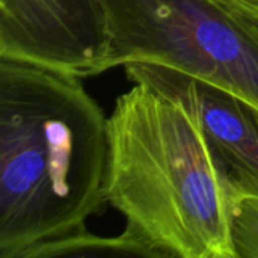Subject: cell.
Segmentation results:
<instances>
[{"label":"cell","instance_id":"6da1fadb","mask_svg":"<svg viewBox=\"0 0 258 258\" xmlns=\"http://www.w3.org/2000/svg\"><path fill=\"white\" fill-rule=\"evenodd\" d=\"M107 154V116L80 77L0 59V258L86 230Z\"/></svg>","mask_w":258,"mask_h":258},{"label":"cell","instance_id":"7a4b0ae2","mask_svg":"<svg viewBox=\"0 0 258 258\" xmlns=\"http://www.w3.org/2000/svg\"><path fill=\"white\" fill-rule=\"evenodd\" d=\"M104 201L163 258H237L228 168L198 118L144 85L121 94L107 116Z\"/></svg>","mask_w":258,"mask_h":258},{"label":"cell","instance_id":"3957f363","mask_svg":"<svg viewBox=\"0 0 258 258\" xmlns=\"http://www.w3.org/2000/svg\"><path fill=\"white\" fill-rule=\"evenodd\" d=\"M106 71L159 63L228 89L258 107V30L227 0H100Z\"/></svg>","mask_w":258,"mask_h":258},{"label":"cell","instance_id":"277c9868","mask_svg":"<svg viewBox=\"0 0 258 258\" xmlns=\"http://www.w3.org/2000/svg\"><path fill=\"white\" fill-rule=\"evenodd\" d=\"M109 50L100 0H0V59L83 79L106 71Z\"/></svg>","mask_w":258,"mask_h":258},{"label":"cell","instance_id":"5b68a950","mask_svg":"<svg viewBox=\"0 0 258 258\" xmlns=\"http://www.w3.org/2000/svg\"><path fill=\"white\" fill-rule=\"evenodd\" d=\"M133 83L184 104L228 168L234 189L258 192V107L237 94L178 70L148 62L124 65Z\"/></svg>","mask_w":258,"mask_h":258},{"label":"cell","instance_id":"8992f818","mask_svg":"<svg viewBox=\"0 0 258 258\" xmlns=\"http://www.w3.org/2000/svg\"><path fill=\"white\" fill-rule=\"evenodd\" d=\"M54 257H145L163 258L133 228H124L116 237H101L83 230L74 236L53 240L35 248L27 258Z\"/></svg>","mask_w":258,"mask_h":258},{"label":"cell","instance_id":"52a82bcc","mask_svg":"<svg viewBox=\"0 0 258 258\" xmlns=\"http://www.w3.org/2000/svg\"><path fill=\"white\" fill-rule=\"evenodd\" d=\"M230 219L237 258H258V192L233 189Z\"/></svg>","mask_w":258,"mask_h":258},{"label":"cell","instance_id":"ba28073f","mask_svg":"<svg viewBox=\"0 0 258 258\" xmlns=\"http://www.w3.org/2000/svg\"><path fill=\"white\" fill-rule=\"evenodd\" d=\"M227 2L258 30V2L254 0H227Z\"/></svg>","mask_w":258,"mask_h":258},{"label":"cell","instance_id":"9c48e42d","mask_svg":"<svg viewBox=\"0 0 258 258\" xmlns=\"http://www.w3.org/2000/svg\"><path fill=\"white\" fill-rule=\"evenodd\" d=\"M254 2H258V0H254Z\"/></svg>","mask_w":258,"mask_h":258}]
</instances>
